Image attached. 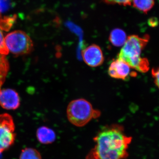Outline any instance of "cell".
<instances>
[{"label": "cell", "instance_id": "obj_1", "mask_svg": "<svg viewBox=\"0 0 159 159\" xmlns=\"http://www.w3.org/2000/svg\"><path fill=\"white\" fill-rule=\"evenodd\" d=\"M131 137L126 135L123 126L118 124L103 126L93 139L95 145L86 159H127Z\"/></svg>", "mask_w": 159, "mask_h": 159}, {"label": "cell", "instance_id": "obj_2", "mask_svg": "<svg viewBox=\"0 0 159 159\" xmlns=\"http://www.w3.org/2000/svg\"><path fill=\"white\" fill-rule=\"evenodd\" d=\"M149 39L148 35L140 37L139 35H129L120 53L118 58L128 64L131 68L145 73L149 70L148 60L141 56L142 51L147 45Z\"/></svg>", "mask_w": 159, "mask_h": 159}, {"label": "cell", "instance_id": "obj_3", "mask_svg": "<svg viewBox=\"0 0 159 159\" xmlns=\"http://www.w3.org/2000/svg\"><path fill=\"white\" fill-rule=\"evenodd\" d=\"M100 114L99 110L94 109L90 102L83 99L71 101L67 109L69 122L77 127L85 126L92 119L99 117Z\"/></svg>", "mask_w": 159, "mask_h": 159}, {"label": "cell", "instance_id": "obj_4", "mask_svg": "<svg viewBox=\"0 0 159 159\" xmlns=\"http://www.w3.org/2000/svg\"><path fill=\"white\" fill-rule=\"evenodd\" d=\"M5 42L9 52L15 55L29 54L33 48L31 38L25 32L20 30L12 31L7 34Z\"/></svg>", "mask_w": 159, "mask_h": 159}, {"label": "cell", "instance_id": "obj_5", "mask_svg": "<svg viewBox=\"0 0 159 159\" xmlns=\"http://www.w3.org/2000/svg\"><path fill=\"white\" fill-rule=\"evenodd\" d=\"M12 117L9 114L0 115V153L9 149L13 145L16 134Z\"/></svg>", "mask_w": 159, "mask_h": 159}, {"label": "cell", "instance_id": "obj_6", "mask_svg": "<svg viewBox=\"0 0 159 159\" xmlns=\"http://www.w3.org/2000/svg\"><path fill=\"white\" fill-rule=\"evenodd\" d=\"M131 68L128 64L118 57L111 63L108 73L112 78L125 80L129 77H135L137 75L135 72L131 71Z\"/></svg>", "mask_w": 159, "mask_h": 159}, {"label": "cell", "instance_id": "obj_7", "mask_svg": "<svg viewBox=\"0 0 159 159\" xmlns=\"http://www.w3.org/2000/svg\"><path fill=\"white\" fill-rule=\"evenodd\" d=\"M82 57L87 65L92 67L99 66L103 63L104 56L99 46L92 44L82 52Z\"/></svg>", "mask_w": 159, "mask_h": 159}, {"label": "cell", "instance_id": "obj_8", "mask_svg": "<svg viewBox=\"0 0 159 159\" xmlns=\"http://www.w3.org/2000/svg\"><path fill=\"white\" fill-rule=\"evenodd\" d=\"M0 105L6 110H16L19 107L20 98L16 91L5 89L0 90Z\"/></svg>", "mask_w": 159, "mask_h": 159}, {"label": "cell", "instance_id": "obj_9", "mask_svg": "<svg viewBox=\"0 0 159 159\" xmlns=\"http://www.w3.org/2000/svg\"><path fill=\"white\" fill-rule=\"evenodd\" d=\"M36 137L39 142L44 145L53 143L56 139L55 132L47 126H41L38 129Z\"/></svg>", "mask_w": 159, "mask_h": 159}, {"label": "cell", "instance_id": "obj_10", "mask_svg": "<svg viewBox=\"0 0 159 159\" xmlns=\"http://www.w3.org/2000/svg\"><path fill=\"white\" fill-rule=\"evenodd\" d=\"M127 37L125 31L119 29H114L111 31L109 41L111 43L116 47H121L124 45Z\"/></svg>", "mask_w": 159, "mask_h": 159}, {"label": "cell", "instance_id": "obj_11", "mask_svg": "<svg viewBox=\"0 0 159 159\" xmlns=\"http://www.w3.org/2000/svg\"><path fill=\"white\" fill-rule=\"evenodd\" d=\"M9 68V63L6 55L0 54V90L6 80Z\"/></svg>", "mask_w": 159, "mask_h": 159}, {"label": "cell", "instance_id": "obj_12", "mask_svg": "<svg viewBox=\"0 0 159 159\" xmlns=\"http://www.w3.org/2000/svg\"><path fill=\"white\" fill-rule=\"evenodd\" d=\"M133 6L139 11L147 13L154 5V0H132Z\"/></svg>", "mask_w": 159, "mask_h": 159}, {"label": "cell", "instance_id": "obj_13", "mask_svg": "<svg viewBox=\"0 0 159 159\" xmlns=\"http://www.w3.org/2000/svg\"><path fill=\"white\" fill-rule=\"evenodd\" d=\"M20 159H42L41 155L36 149L26 148L22 150Z\"/></svg>", "mask_w": 159, "mask_h": 159}, {"label": "cell", "instance_id": "obj_14", "mask_svg": "<svg viewBox=\"0 0 159 159\" xmlns=\"http://www.w3.org/2000/svg\"><path fill=\"white\" fill-rule=\"evenodd\" d=\"M15 16H5L0 18V29L1 30L8 31L13 25L15 21Z\"/></svg>", "mask_w": 159, "mask_h": 159}, {"label": "cell", "instance_id": "obj_15", "mask_svg": "<svg viewBox=\"0 0 159 159\" xmlns=\"http://www.w3.org/2000/svg\"><path fill=\"white\" fill-rule=\"evenodd\" d=\"M9 53V51L5 44V38L2 30L0 29V54L6 55Z\"/></svg>", "mask_w": 159, "mask_h": 159}, {"label": "cell", "instance_id": "obj_16", "mask_svg": "<svg viewBox=\"0 0 159 159\" xmlns=\"http://www.w3.org/2000/svg\"><path fill=\"white\" fill-rule=\"evenodd\" d=\"M104 2L109 4H119L124 6H130L132 0H102Z\"/></svg>", "mask_w": 159, "mask_h": 159}, {"label": "cell", "instance_id": "obj_17", "mask_svg": "<svg viewBox=\"0 0 159 159\" xmlns=\"http://www.w3.org/2000/svg\"><path fill=\"white\" fill-rule=\"evenodd\" d=\"M152 75L156 85L159 89V67L152 69Z\"/></svg>", "mask_w": 159, "mask_h": 159}, {"label": "cell", "instance_id": "obj_18", "mask_svg": "<svg viewBox=\"0 0 159 159\" xmlns=\"http://www.w3.org/2000/svg\"><path fill=\"white\" fill-rule=\"evenodd\" d=\"M158 21L154 18L150 19L148 21V24H149V25L152 27H155L156 26H157L158 25Z\"/></svg>", "mask_w": 159, "mask_h": 159}, {"label": "cell", "instance_id": "obj_19", "mask_svg": "<svg viewBox=\"0 0 159 159\" xmlns=\"http://www.w3.org/2000/svg\"><path fill=\"white\" fill-rule=\"evenodd\" d=\"M1 157H2V155H1V153H0V159L1 158Z\"/></svg>", "mask_w": 159, "mask_h": 159}]
</instances>
